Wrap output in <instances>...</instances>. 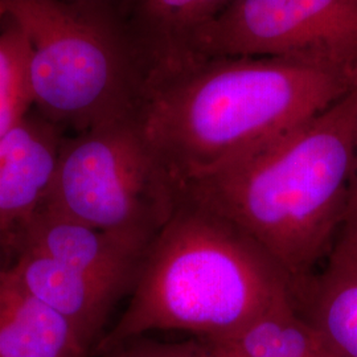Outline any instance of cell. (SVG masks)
<instances>
[{
    "label": "cell",
    "instance_id": "9a60e30c",
    "mask_svg": "<svg viewBox=\"0 0 357 357\" xmlns=\"http://www.w3.org/2000/svg\"><path fill=\"white\" fill-rule=\"evenodd\" d=\"M116 349L126 357H217L204 342L196 337L180 343H160L139 337Z\"/></svg>",
    "mask_w": 357,
    "mask_h": 357
},
{
    "label": "cell",
    "instance_id": "30bf717a",
    "mask_svg": "<svg viewBox=\"0 0 357 357\" xmlns=\"http://www.w3.org/2000/svg\"><path fill=\"white\" fill-rule=\"evenodd\" d=\"M295 310L336 357H357V227L343 222L324 265L295 296Z\"/></svg>",
    "mask_w": 357,
    "mask_h": 357
},
{
    "label": "cell",
    "instance_id": "7a4b0ae2",
    "mask_svg": "<svg viewBox=\"0 0 357 357\" xmlns=\"http://www.w3.org/2000/svg\"><path fill=\"white\" fill-rule=\"evenodd\" d=\"M357 85L305 125L180 196L222 217L281 268L294 298L344 222L355 166Z\"/></svg>",
    "mask_w": 357,
    "mask_h": 357
},
{
    "label": "cell",
    "instance_id": "d6986e66",
    "mask_svg": "<svg viewBox=\"0 0 357 357\" xmlns=\"http://www.w3.org/2000/svg\"><path fill=\"white\" fill-rule=\"evenodd\" d=\"M6 230H7V228L0 224V243H1V240H3V236H4V231H6Z\"/></svg>",
    "mask_w": 357,
    "mask_h": 357
},
{
    "label": "cell",
    "instance_id": "ffe728a7",
    "mask_svg": "<svg viewBox=\"0 0 357 357\" xmlns=\"http://www.w3.org/2000/svg\"><path fill=\"white\" fill-rule=\"evenodd\" d=\"M323 357H336V356H323Z\"/></svg>",
    "mask_w": 357,
    "mask_h": 357
},
{
    "label": "cell",
    "instance_id": "e0dca14e",
    "mask_svg": "<svg viewBox=\"0 0 357 357\" xmlns=\"http://www.w3.org/2000/svg\"><path fill=\"white\" fill-rule=\"evenodd\" d=\"M103 357H126L123 355V352L121 351V349H114V351H112V352H109V354H105Z\"/></svg>",
    "mask_w": 357,
    "mask_h": 357
},
{
    "label": "cell",
    "instance_id": "4fadbf2b",
    "mask_svg": "<svg viewBox=\"0 0 357 357\" xmlns=\"http://www.w3.org/2000/svg\"><path fill=\"white\" fill-rule=\"evenodd\" d=\"M202 342L217 357L335 356L295 306L271 310L228 336Z\"/></svg>",
    "mask_w": 357,
    "mask_h": 357
},
{
    "label": "cell",
    "instance_id": "7c38bea8",
    "mask_svg": "<svg viewBox=\"0 0 357 357\" xmlns=\"http://www.w3.org/2000/svg\"><path fill=\"white\" fill-rule=\"evenodd\" d=\"M75 327L0 268V357H86Z\"/></svg>",
    "mask_w": 357,
    "mask_h": 357
},
{
    "label": "cell",
    "instance_id": "9c48e42d",
    "mask_svg": "<svg viewBox=\"0 0 357 357\" xmlns=\"http://www.w3.org/2000/svg\"><path fill=\"white\" fill-rule=\"evenodd\" d=\"M11 270L31 293L75 327L88 348L102 331L115 303L132 290L128 282L98 277L26 250Z\"/></svg>",
    "mask_w": 357,
    "mask_h": 357
},
{
    "label": "cell",
    "instance_id": "ba28073f",
    "mask_svg": "<svg viewBox=\"0 0 357 357\" xmlns=\"http://www.w3.org/2000/svg\"><path fill=\"white\" fill-rule=\"evenodd\" d=\"M22 227L23 250L47 255L66 266L90 274L137 281L143 257L151 241L97 229L43 206Z\"/></svg>",
    "mask_w": 357,
    "mask_h": 357
},
{
    "label": "cell",
    "instance_id": "8fae6325",
    "mask_svg": "<svg viewBox=\"0 0 357 357\" xmlns=\"http://www.w3.org/2000/svg\"><path fill=\"white\" fill-rule=\"evenodd\" d=\"M45 118L26 116L0 139V224H23L44 203L63 141Z\"/></svg>",
    "mask_w": 357,
    "mask_h": 357
},
{
    "label": "cell",
    "instance_id": "5bb4252c",
    "mask_svg": "<svg viewBox=\"0 0 357 357\" xmlns=\"http://www.w3.org/2000/svg\"><path fill=\"white\" fill-rule=\"evenodd\" d=\"M7 20L0 32V139L26 118L33 105L32 48L23 29Z\"/></svg>",
    "mask_w": 357,
    "mask_h": 357
},
{
    "label": "cell",
    "instance_id": "5b68a950",
    "mask_svg": "<svg viewBox=\"0 0 357 357\" xmlns=\"http://www.w3.org/2000/svg\"><path fill=\"white\" fill-rule=\"evenodd\" d=\"M178 200L137 115L64 139L41 206L97 229L153 241Z\"/></svg>",
    "mask_w": 357,
    "mask_h": 357
},
{
    "label": "cell",
    "instance_id": "52a82bcc",
    "mask_svg": "<svg viewBox=\"0 0 357 357\" xmlns=\"http://www.w3.org/2000/svg\"><path fill=\"white\" fill-rule=\"evenodd\" d=\"M147 69V84L197 63L206 29L233 0H113Z\"/></svg>",
    "mask_w": 357,
    "mask_h": 357
},
{
    "label": "cell",
    "instance_id": "44dd1931",
    "mask_svg": "<svg viewBox=\"0 0 357 357\" xmlns=\"http://www.w3.org/2000/svg\"><path fill=\"white\" fill-rule=\"evenodd\" d=\"M109 1H113V0H109Z\"/></svg>",
    "mask_w": 357,
    "mask_h": 357
},
{
    "label": "cell",
    "instance_id": "277c9868",
    "mask_svg": "<svg viewBox=\"0 0 357 357\" xmlns=\"http://www.w3.org/2000/svg\"><path fill=\"white\" fill-rule=\"evenodd\" d=\"M32 48L33 105L77 134L139 115L147 69L109 0H1Z\"/></svg>",
    "mask_w": 357,
    "mask_h": 357
},
{
    "label": "cell",
    "instance_id": "ac0fdd59",
    "mask_svg": "<svg viewBox=\"0 0 357 357\" xmlns=\"http://www.w3.org/2000/svg\"><path fill=\"white\" fill-rule=\"evenodd\" d=\"M6 17H7L6 7H4V4H3L1 0H0V23H1V20H6Z\"/></svg>",
    "mask_w": 357,
    "mask_h": 357
},
{
    "label": "cell",
    "instance_id": "2e32d148",
    "mask_svg": "<svg viewBox=\"0 0 357 357\" xmlns=\"http://www.w3.org/2000/svg\"><path fill=\"white\" fill-rule=\"evenodd\" d=\"M344 222H348V224H352V225L357 227V141L355 166H354V172H352L351 187H349V197H348V205H347Z\"/></svg>",
    "mask_w": 357,
    "mask_h": 357
},
{
    "label": "cell",
    "instance_id": "6da1fadb",
    "mask_svg": "<svg viewBox=\"0 0 357 357\" xmlns=\"http://www.w3.org/2000/svg\"><path fill=\"white\" fill-rule=\"evenodd\" d=\"M356 85V69L342 65L212 57L150 82L139 121L180 192L278 141Z\"/></svg>",
    "mask_w": 357,
    "mask_h": 357
},
{
    "label": "cell",
    "instance_id": "8992f818",
    "mask_svg": "<svg viewBox=\"0 0 357 357\" xmlns=\"http://www.w3.org/2000/svg\"><path fill=\"white\" fill-rule=\"evenodd\" d=\"M289 57L357 70V0H233L206 29L197 63Z\"/></svg>",
    "mask_w": 357,
    "mask_h": 357
},
{
    "label": "cell",
    "instance_id": "3957f363",
    "mask_svg": "<svg viewBox=\"0 0 357 357\" xmlns=\"http://www.w3.org/2000/svg\"><path fill=\"white\" fill-rule=\"evenodd\" d=\"M284 306L295 298L281 268L222 217L180 196L146 250L128 308L97 351L150 331L215 340Z\"/></svg>",
    "mask_w": 357,
    "mask_h": 357
}]
</instances>
